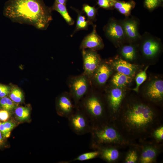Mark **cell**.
<instances>
[{
  "label": "cell",
  "mask_w": 163,
  "mask_h": 163,
  "mask_svg": "<svg viewBox=\"0 0 163 163\" xmlns=\"http://www.w3.org/2000/svg\"><path fill=\"white\" fill-rule=\"evenodd\" d=\"M52 11L51 7L46 5L43 0H8L3 13L13 22L45 30L53 20Z\"/></svg>",
  "instance_id": "6da1fadb"
},
{
  "label": "cell",
  "mask_w": 163,
  "mask_h": 163,
  "mask_svg": "<svg viewBox=\"0 0 163 163\" xmlns=\"http://www.w3.org/2000/svg\"><path fill=\"white\" fill-rule=\"evenodd\" d=\"M119 117L126 130L130 134L137 135L147 133L158 119L157 114L151 107L142 103L130 105Z\"/></svg>",
  "instance_id": "7a4b0ae2"
},
{
  "label": "cell",
  "mask_w": 163,
  "mask_h": 163,
  "mask_svg": "<svg viewBox=\"0 0 163 163\" xmlns=\"http://www.w3.org/2000/svg\"><path fill=\"white\" fill-rule=\"evenodd\" d=\"M90 89L77 107L86 115L92 127L108 122L110 119L101 98Z\"/></svg>",
  "instance_id": "3957f363"
},
{
  "label": "cell",
  "mask_w": 163,
  "mask_h": 163,
  "mask_svg": "<svg viewBox=\"0 0 163 163\" xmlns=\"http://www.w3.org/2000/svg\"><path fill=\"white\" fill-rule=\"evenodd\" d=\"M90 147L94 150L97 147L107 145H123L126 142L120 133L110 121L92 127Z\"/></svg>",
  "instance_id": "277c9868"
},
{
  "label": "cell",
  "mask_w": 163,
  "mask_h": 163,
  "mask_svg": "<svg viewBox=\"0 0 163 163\" xmlns=\"http://www.w3.org/2000/svg\"><path fill=\"white\" fill-rule=\"evenodd\" d=\"M70 94L76 108L80 101L90 90L91 84L90 79L84 73L71 75L67 80Z\"/></svg>",
  "instance_id": "5b68a950"
},
{
  "label": "cell",
  "mask_w": 163,
  "mask_h": 163,
  "mask_svg": "<svg viewBox=\"0 0 163 163\" xmlns=\"http://www.w3.org/2000/svg\"><path fill=\"white\" fill-rule=\"evenodd\" d=\"M67 119L69 126L76 134L82 135L90 133L92 126L90 120L78 107L75 108L73 113Z\"/></svg>",
  "instance_id": "8992f818"
},
{
  "label": "cell",
  "mask_w": 163,
  "mask_h": 163,
  "mask_svg": "<svg viewBox=\"0 0 163 163\" xmlns=\"http://www.w3.org/2000/svg\"><path fill=\"white\" fill-rule=\"evenodd\" d=\"M84 73L90 80L101 63L96 51L89 49L82 50Z\"/></svg>",
  "instance_id": "52a82bcc"
},
{
  "label": "cell",
  "mask_w": 163,
  "mask_h": 163,
  "mask_svg": "<svg viewBox=\"0 0 163 163\" xmlns=\"http://www.w3.org/2000/svg\"><path fill=\"white\" fill-rule=\"evenodd\" d=\"M56 105L58 114L67 119L73 113L75 108L70 94L66 91L62 93L58 97Z\"/></svg>",
  "instance_id": "ba28073f"
},
{
  "label": "cell",
  "mask_w": 163,
  "mask_h": 163,
  "mask_svg": "<svg viewBox=\"0 0 163 163\" xmlns=\"http://www.w3.org/2000/svg\"><path fill=\"white\" fill-rule=\"evenodd\" d=\"M123 97V94L122 91L118 88H113L108 93L107 101L110 121L114 119Z\"/></svg>",
  "instance_id": "9c48e42d"
},
{
  "label": "cell",
  "mask_w": 163,
  "mask_h": 163,
  "mask_svg": "<svg viewBox=\"0 0 163 163\" xmlns=\"http://www.w3.org/2000/svg\"><path fill=\"white\" fill-rule=\"evenodd\" d=\"M109 64V63L101 62L90 80L91 85L94 83L102 86L106 84L111 73Z\"/></svg>",
  "instance_id": "30bf717a"
},
{
  "label": "cell",
  "mask_w": 163,
  "mask_h": 163,
  "mask_svg": "<svg viewBox=\"0 0 163 163\" xmlns=\"http://www.w3.org/2000/svg\"><path fill=\"white\" fill-rule=\"evenodd\" d=\"M96 28V25H93L92 32L84 38L80 46L81 50L89 49L96 51L103 47L102 40L97 34Z\"/></svg>",
  "instance_id": "8fae6325"
},
{
  "label": "cell",
  "mask_w": 163,
  "mask_h": 163,
  "mask_svg": "<svg viewBox=\"0 0 163 163\" xmlns=\"http://www.w3.org/2000/svg\"><path fill=\"white\" fill-rule=\"evenodd\" d=\"M94 150H98L100 152L99 157L108 162H114L119 157V152L112 145L99 146Z\"/></svg>",
  "instance_id": "7c38bea8"
},
{
  "label": "cell",
  "mask_w": 163,
  "mask_h": 163,
  "mask_svg": "<svg viewBox=\"0 0 163 163\" xmlns=\"http://www.w3.org/2000/svg\"><path fill=\"white\" fill-rule=\"evenodd\" d=\"M146 94L150 99L156 101L162 100L163 97V81L156 80L151 82L149 85Z\"/></svg>",
  "instance_id": "4fadbf2b"
},
{
  "label": "cell",
  "mask_w": 163,
  "mask_h": 163,
  "mask_svg": "<svg viewBox=\"0 0 163 163\" xmlns=\"http://www.w3.org/2000/svg\"><path fill=\"white\" fill-rule=\"evenodd\" d=\"M110 64L118 72L130 77L134 75L137 68L136 65L120 59L112 62Z\"/></svg>",
  "instance_id": "5bb4252c"
},
{
  "label": "cell",
  "mask_w": 163,
  "mask_h": 163,
  "mask_svg": "<svg viewBox=\"0 0 163 163\" xmlns=\"http://www.w3.org/2000/svg\"><path fill=\"white\" fill-rule=\"evenodd\" d=\"M157 148L152 145L144 146L139 156V160L141 163H151L154 162L158 154Z\"/></svg>",
  "instance_id": "9a60e30c"
},
{
  "label": "cell",
  "mask_w": 163,
  "mask_h": 163,
  "mask_svg": "<svg viewBox=\"0 0 163 163\" xmlns=\"http://www.w3.org/2000/svg\"><path fill=\"white\" fill-rule=\"evenodd\" d=\"M104 30L107 36L112 40H119L123 37V28L120 24L115 21L108 23L105 27Z\"/></svg>",
  "instance_id": "2e32d148"
},
{
  "label": "cell",
  "mask_w": 163,
  "mask_h": 163,
  "mask_svg": "<svg viewBox=\"0 0 163 163\" xmlns=\"http://www.w3.org/2000/svg\"><path fill=\"white\" fill-rule=\"evenodd\" d=\"M159 49L158 42L152 40H146L142 46V51L144 55L148 57H152L156 55Z\"/></svg>",
  "instance_id": "e0dca14e"
},
{
  "label": "cell",
  "mask_w": 163,
  "mask_h": 163,
  "mask_svg": "<svg viewBox=\"0 0 163 163\" xmlns=\"http://www.w3.org/2000/svg\"><path fill=\"white\" fill-rule=\"evenodd\" d=\"M51 7L52 11L59 13L68 24L72 25L74 24V21L69 14L66 5L58 3L55 1Z\"/></svg>",
  "instance_id": "ac0fdd59"
},
{
  "label": "cell",
  "mask_w": 163,
  "mask_h": 163,
  "mask_svg": "<svg viewBox=\"0 0 163 163\" xmlns=\"http://www.w3.org/2000/svg\"><path fill=\"white\" fill-rule=\"evenodd\" d=\"M123 29L127 37L131 39H135L138 36L137 26L136 23L133 21L125 22Z\"/></svg>",
  "instance_id": "d6986e66"
},
{
  "label": "cell",
  "mask_w": 163,
  "mask_h": 163,
  "mask_svg": "<svg viewBox=\"0 0 163 163\" xmlns=\"http://www.w3.org/2000/svg\"><path fill=\"white\" fill-rule=\"evenodd\" d=\"M78 13L77 18L75 29L73 34L72 36L77 31L81 30H87L89 25L92 24V22L88 20H86L84 16L82 15V13L78 10H76Z\"/></svg>",
  "instance_id": "ffe728a7"
},
{
  "label": "cell",
  "mask_w": 163,
  "mask_h": 163,
  "mask_svg": "<svg viewBox=\"0 0 163 163\" xmlns=\"http://www.w3.org/2000/svg\"><path fill=\"white\" fill-rule=\"evenodd\" d=\"M130 77L117 72L114 75L111 80L112 84L117 87H122L130 82Z\"/></svg>",
  "instance_id": "44dd1931"
},
{
  "label": "cell",
  "mask_w": 163,
  "mask_h": 163,
  "mask_svg": "<svg viewBox=\"0 0 163 163\" xmlns=\"http://www.w3.org/2000/svg\"><path fill=\"white\" fill-rule=\"evenodd\" d=\"M99 152L97 150L81 154L72 160L64 161V163H68L76 161H83L89 160L99 157Z\"/></svg>",
  "instance_id": "7402d4cb"
},
{
  "label": "cell",
  "mask_w": 163,
  "mask_h": 163,
  "mask_svg": "<svg viewBox=\"0 0 163 163\" xmlns=\"http://www.w3.org/2000/svg\"><path fill=\"white\" fill-rule=\"evenodd\" d=\"M114 3L115 8L118 9L121 14L127 15L130 12L132 8V5L130 3L123 2H115L114 0H111Z\"/></svg>",
  "instance_id": "603a6c76"
},
{
  "label": "cell",
  "mask_w": 163,
  "mask_h": 163,
  "mask_svg": "<svg viewBox=\"0 0 163 163\" xmlns=\"http://www.w3.org/2000/svg\"><path fill=\"white\" fill-rule=\"evenodd\" d=\"M14 126V124L11 121L4 122L0 124V131L4 137L8 138Z\"/></svg>",
  "instance_id": "cb8c5ba5"
},
{
  "label": "cell",
  "mask_w": 163,
  "mask_h": 163,
  "mask_svg": "<svg viewBox=\"0 0 163 163\" xmlns=\"http://www.w3.org/2000/svg\"><path fill=\"white\" fill-rule=\"evenodd\" d=\"M15 113L18 119L23 121L27 119L30 115V110L26 107H20L17 108L15 111Z\"/></svg>",
  "instance_id": "d4e9b609"
},
{
  "label": "cell",
  "mask_w": 163,
  "mask_h": 163,
  "mask_svg": "<svg viewBox=\"0 0 163 163\" xmlns=\"http://www.w3.org/2000/svg\"><path fill=\"white\" fill-rule=\"evenodd\" d=\"M148 66H147L144 70L138 73L136 78V87L133 90L138 92L140 85L146 80L147 78L146 71Z\"/></svg>",
  "instance_id": "484cf974"
},
{
  "label": "cell",
  "mask_w": 163,
  "mask_h": 163,
  "mask_svg": "<svg viewBox=\"0 0 163 163\" xmlns=\"http://www.w3.org/2000/svg\"><path fill=\"white\" fill-rule=\"evenodd\" d=\"M0 106L2 109L9 111L14 109L15 105L10 99L5 97L0 99Z\"/></svg>",
  "instance_id": "4316f807"
},
{
  "label": "cell",
  "mask_w": 163,
  "mask_h": 163,
  "mask_svg": "<svg viewBox=\"0 0 163 163\" xmlns=\"http://www.w3.org/2000/svg\"><path fill=\"white\" fill-rule=\"evenodd\" d=\"M83 11L86 14L88 20L92 21L95 19L96 9L94 7L85 4L83 6Z\"/></svg>",
  "instance_id": "83f0119b"
},
{
  "label": "cell",
  "mask_w": 163,
  "mask_h": 163,
  "mask_svg": "<svg viewBox=\"0 0 163 163\" xmlns=\"http://www.w3.org/2000/svg\"><path fill=\"white\" fill-rule=\"evenodd\" d=\"M9 97L10 99L14 102L18 103L22 101L23 95L19 89L15 88L11 90Z\"/></svg>",
  "instance_id": "f1b7e54d"
},
{
  "label": "cell",
  "mask_w": 163,
  "mask_h": 163,
  "mask_svg": "<svg viewBox=\"0 0 163 163\" xmlns=\"http://www.w3.org/2000/svg\"><path fill=\"white\" fill-rule=\"evenodd\" d=\"M139 155L138 151L135 149L130 150L127 153L125 159L126 163H135L139 160Z\"/></svg>",
  "instance_id": "f546056e"
},
{
  "label": "cell",
  "mask_w": 163,
  "mask_h": 163,
  "mask_svg": "<svg viewBox=\"0 0 163 163\" xmlns=\"http://www.w3.org/2000/svg\"><path fill=\"white\" fill-rule=\"evenodd\" d=\"M122 53L126 59L129 60H133L135 56L134 49L131 46H125L123 47L122 50Z\"/></svg>",
  "instance_id": "4dcf8cb0"
},
{
  "label": "cell",
  "mask_w": 163,
  "mask_h": 163,
  "mask_svg": "<svg viewBox=\"0 0 163 163\" xmlns=\"http://www.w3.org/2000/svg\"><path fill=\"white\" fill-rule=\"evenodd\" d=\"M153 135L157 140H162L163 139V126H161L156 129L154 132Z\"/></svg>",
  "instance_id": "1f68e13d"
},
{
  "label": "cell",
  "mask_w": 163,
  "mask_h": 163,
  "mask_svg": "<svg viewBox=\"0 0 163 163\" xmlns=\"http://www.w3.org/2000/svg\"><path fill=\"white\" fill-rule=\"evenodd\" d=\"M97 3L100 7L104 8H108L113 5L111 0H97Z\"/></svg>",
  "instance_id": "d6a6232c"
},
{
  "label": "cell",
  "mask_w": 163,
  "mask_h": 163,
  "mask_svg": "<svg viewBox=\"0 0 163 163\" xmlns=\"http://www.w3.org/2000/svg\"><path fill=\"white\" fill-rule=\"evenodd\" d=\"M10 92L9 88L7 86L0 84V98L5 97Z\"/></svg>",
  "instance_id": "836d02e7"
},
{
  "label": "cell",
  "mask_w": 163,
  "mask_h": 163,
  "mask_svg": "<svg viewBox=\"0 0 163 163\" xmlns=\"http://www.w3.org/2000/svg\"><path fill=\"white\" fill-rule=\"evenodd\" d=\"M158 1V0H145V4L147 8L152 9L157 6Z\"/></svg>",
  "instance_id": "e575fe53"
},
{
  "label": "cell",
  "mask_w": 163,
  "mask_h": 163,
  "mask_svg": "<svg viewBox=\"0 0 163 163\" xmlns=\"http://www.w3.org/2000/svg\"><path fill=\"white\" fill-rule=\"evenodd\" d=\"M10 114L8 111L2 109L0 110V120L1 121L5 122L9 118Z\"/></svg>",
  "instance_id": "d590c367"
},
{
  "label": "cell",
  "mask_w": 163,
  "mask_h": 163,
  "mask_svg": "<svg viewBox=\"0 0 163 163\" xmlns=\"http://www.w3.org/2000/svg\"><path fill=\"white\" fill-rule=\"evenodd\" d=\"M68 0H55L56 2L62 4L66 5Z\"/></svg>",
  "instance_id": "8d00e7d4"
},
{
  "label": "cell",
  "mask_w": 163,
  "mask_h": 163,
  "mask_svg": "<svg viewBox=\"0 0 163 163\" xmlns=\"http://www.w3.org/2000/svg\"><path fill=\"white\" fill-rule=\"evenodd\" d=\"M2 133L0 131V146L2 145L3 143V139Z\"/></svg>",
  "instance_id": "74e56055"
},
{
  "label": "cell",
  "mask_w": 163,
  "mask_h": 163,
  "mask_svg": "<svg viewBox=\"0 0 163 163\" xmlns=\"http://www.w3.org/2000/svg\"><path fill=\"white\" fill-rule=\"evenodd\" d=\"M160 0V1H163V0Z\"/></svg>",
  "instance_id": "f35d334b"
},
{
  "label": "cell",
  "mask_w": 163,
  "mask_h": 163,
  "mask_svg": "<svg viewBox=\"0 0 163 163\" xmlns=\"http://www.w3.org/2000/svg\"><path fill=\"white\" fill-rule=\"evenodd\" d=\"M1 123L0 122V124Z\"/></svg>",
  "instance_id": "ab89813d"
}]
</instances>
